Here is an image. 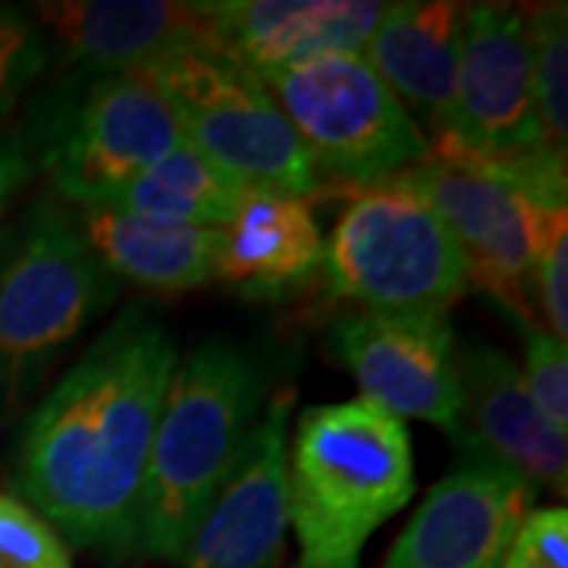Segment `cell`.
Masks as SVG:
<instances>
[{"instance_id": "30bf717a", "label": "cell", "mask_w": 568, "mask_h": 568, "mask_svg": "<svg viewBox=\"0 0 568 568\" xmlns=\"http://www.w3.org/2000/svg\"><path fill=\"white\" fill-rule=\"evenodd\" d=\"M540 149L528 10L465 3L455 102L446 130L429 140V152L467 162H508Z\"/></svg>"}, {"instance_id": "7a4b0ae2", "label": "cell", "mask_w": 568, "mask_h": 568, "mask_svg": "<svg viewBox=\"0 0 568 568\" xmlns=\"http://www.w3.org/2000/svg\"><path fill=\"white\" fill-rule=\"evenodd\" d=\"M407 426L366 402L306 407L287 443L294 568H361L366 544L414 496Z\"/></svg>"}, {"instance_id": "3957f363", "label": "cell", "mask_w": 568, "mask_h": 568, "mask_svg": "<svg viewBox=\"0 0 568 568\" xmlns=\"http://www.w3.org/2000/svg\"><path fill=\"white\" fill-rule=\"evenodd\" d=\"M263 392L260 361L231 338H209L178 361L142 487L140 549L149 556L181 562L256 424Z\"/></svg>"}, {"instance_id": "d6986e66", "label": "cell", "mask_w": 568, "mask_h": 568, "mask_svg": "<svg viewBox=\"0 0 568 568\" xmlns=\"http://www.w3.org/2000/svg\"><path fill=\"white\" fill-rule=\"evenodd\" d=\"M85 244L118 278L159 294H183L215 282L222 231L168 227L102 205H70Z\"/></svg>"}, {"instance_id": "52a82bcc", "label": "cell", "mask_w": 568, "mask_h": 568, "mask_svg": "<svg viewBox=\"0 0 568 568\" xmlns=\"http://www.w3.org/2000/svg\"><path fill=\"white\" fill-rule=\"evenodd\" d=\"M316 171L376 186L429 155L420 123L361 54H320L260 77Z\"/></svg>"}, {"instance_id": "4fadbf2b", "label": "cell", "mask_w": 568, "mask_h": 568, "mask_svg": "<svg viewBox=\"0 0 568 568\" xmlns=\"http://www.w3.org/2000/svg\"><path fill=\"white\" fill-rule=\"evenodd\" d=\"M294 392L282 388L246 433L244 448L205 508L181 568H278L287 537V424Z\"/></svg>"}, {"instance_id": "5b68a950", "label": "cell", "mask_w": 568, "mask_h": 568, "mask_svg": "<svg viewBox=\"0 0 568 568\" xmlns=\"http://www.w3.org/2000/svg\"><path fill=\"white\" fill-rule=\"evenodd\" d=\"M183 142L237 190L313 196L320 171L263 80L215 41H193L140 70Z\"/></svg>"}, {"instance_id": "e0dca14e", "label": "cell", "mask_w": 568, "mask_h": 568, "mask_svg": "<svg viewBox=\"0 0 568 568\" xmlns=\"http://www.w3.org/2000/svg\"><path fill=\"white\" fill-rule=\"evenodd\" d=\"M325 237L301 196L246 190L222 227L215 278L244 301H284L323 268Z\"/></svg>"}, {"instance_id": "8992f818", "label": "cell", "mask_w": 568, "mask_h": 568, "mask_svg": "<svg viewBox=\"0 0 568 568\" xmlns=\"http://www.w3.org/2000/svg\"><path fill=\"white\" fill-rule=\"evenodd\" d=\"M323 268L335 297L386 316H446L470 284L446 224L395 178L354 196L325 241Z\"/></svg>"}, {"instance_id": "ac0fdd59", "label": "cell", "mask_w": 568, "mask_h": 568, "mask_svg": "<svg viewBox=\"0 0 568 568\" xmlns=\"http://www.w3.org/2000/svg\"><path fill=\"white\" fill-rule=\"evenodd\" d=\"M465 3L452 0H402L386 3L364 58L373 73L395 92L407 114H420L433 140L446 130L455 102L462 58Z\"/></svg>"}, {"instance_id": "7c38bea8", "label": "cell", "mask_w": 568, "mask_h": 568, "mask_svg": "<svg viewBox=\"0 0 568 568\" xmlns=\"http://www.w3.org/2000/svg\"><path fill=\"white\" fill-rule=\"evenodd\" d=\"M424 496L383 568H503L534 487L477 448Z\"/></svg>"}, {"instance_id": "484cf974", "label": "cell", "mask_w": 568, "mask_h": 568, "mask_svg": "<svg viewBox=\"0 0 568 568\" xmlns=\"http://www.w3.org/2000/svg\"><path fill=\"white\" fill-rule=\"evenodd\" d=\"M511 552L540 568H568V511L534 508L511 540Z\"/></svg>"}, {"instance_id": "ba28073f", "label": "cell", "mask_w": 568, "mask_h": 568, "mask_svg": "<svg viewBox=\"0 0 568 568\" xmlns=\"http://www.w3.org/2000/svg\"><path fill=\"white\" fill-rule=\"evenodd\" d=\"M26 133L39 171L67 205H104L183 145L168 104L142 73L70 80Z\"/></svg>"}, {"instance_id": "6da1fadb", "label": "cell", "mask_w": 568, "mask_h": 568, "mask_svg": "<svg viewBox=\"0 0 568 568\" xmlns=\"http://www.w3.org/2000/svg\"><path fill=\"white\" fill-rule=\"evenodd\" d=\"M178 361L162 320L130 304L29 414L13 487L67 547L108 562L140 549L145 465Z\"/></svg>"}, {"instance_id": "9c48e42d", "label": "cell", "mask_w": 568, "mask_h": 568, "mask_svg": "<svg viewBox=\"0 0 568 568\" xmlns=\"http://www.w3.org/2000/svg\"><path fill=\"white\" fill-rule=\"evenodd\" d=\"M446 224L467 268V282L487 291L518 325H534V268L549 224L566 209L540 205L506 162H467L429 152L398 174Z\"/></svg>"}, {"instance_id": "2e32d148", "label": "cell", "mask_w": 568, "mask_h": 568, "mask_svg": "<svg viewBox=\"0 0 568 568\" xmlns=\"http://www.w3.org/2000/svg\"><path fill=\"white\" fill-rule=\"evenodd\" d=\"M386 3L215 0L200 3L212 41L256 77L320 54H361Z\"/></svg>"}, {"instance_id": "9a60e30c", "label": "cell", "mask_w": 568, "mask_h": 568, "mask_svg": "<svg viewBox=\"0 0 568 568\" xmlns=\"http://www.w3.org/2000/svg\"><path fill=\"white\" fill-rule=\"evenodd\" d=\"M36 22L54 36L70 80L140 73L193 41H209L200 3L174 0H58L39 3Z\"/></svg>"}, {"instance_id": "d4e9b609", "label": "cell", "mask_w": 568, "mask_h": 568, "mask_svg": "<svg viewBox=\"0 0 568 568\" xmlns=\"http://www.w3.org/2000/svg\"><path fill=\"white\" fill-rule=\"evenodd\" d=\"M534 294L544 310V328L568 345V215L549 224L534 268Z\"/></svg>"}, {"instance_id": "44dd1931", "label": "cell", "mask_w": 568, "mask_h": 568, "mask_svg": "<svg viewBox=\"0 0 568 568\" xmlns=\"http://www.w3.org/2000/svg\"><path fill=\"white\" fill-rule=\"evenodd\" d=\"M566 3H540L528 10L534 51V118L540 145L552 155L568 149V26Z\"/></svg>"}, {"instance_id": "277c9868", "label": "cell", "mask_w": 568, "mask_h": 568, "mask_svg": "<svg viewBox=\"0 0 568 568\" xmlns=\"http://www.w3.org/2000/svg\"><path fill=\"white\" fill-rule=\"evenodd\" d=\"M118 294L121 282L85 244L73 209L29 205L0 234V395L26 398Z\"/></svg>"}, {"instance_id": "8fae6325", "label": "cell", "mask_w": 568, "mask_h": 568, "mask_svg": "<svg viewBox=\"0 0 568 568\" xmlns=\"http://www.w3.org/2000/svg\"><path fill=\"white\" fill-rule=\"evenodd\" d=\"M328 354L361 388V402L395 420L462 433L465 402L446 316H386L351 310L325 332Z\"/></svg>"}, {"instance_id": "cb8c5ba5", "label": "cell", "mask_w": 568, "mask_h": 568, "mask_svg": "<svg viewBox=\"0 0 568 568\" xmlns=\"http://www.w3.org/2000/svg\"><path fill=\"white\" fill-rule=\"evenodd\" d=\"M48 39L32 13L0 7V118L48 67Z\"/></svg>"}, {"instance_id": "7402d4cb", "label": "cell", "mask_w": 568, "mask_h": 568, "mask_svg": "<svg viewBox=\"0 0 568 568\" xmlns=\"http://www.w3.org/2000/svg\"><path fill=\"white\" fill-rule=\"evenodd\" d=\"M0 568H73L61 534L7 493H0Z\"/></svg>"}, {"instance_id": "603a6c76", "label": "cell", "mask_w": 568, "mask_h": 568, "mask_svg": "<svg viewBox=\"0 0 568 568\" xmlns=\"http://www.w3.org/2000/svg\"><path fill=\"white\" fill-rule=\"evenodd\" d=\"M521 354L518 366L530 398L556 433H568V354L559 338H552L540 323L521 325Z\"/></svg>"}, {"instance_id": "4316f807", "label": "cell", "mask_w": 568, "mask_h": 568, "mask_svg": "<svg viewBox=\"0 0 568 568\" xmlns=\"http://www.w3.org/2000/svg\"><path fill=\"white\" fill-rule=\"evenodd\" d=\"M39 171V155L36 145L29 140V133H0V215H7V209L26 190V183L36 178Z\"/></svg>"}, {"instance_id": "5bb4252c", "label": "cell", "mask_w": 568, "mask_h": 568, "mask_svg": "<svg viewBox=\"0 0 568 568\" xmlns=\"http://www.w3.org/2000/svg\"><path fill=\"white\" fill-rule=\"evenodd\" d=\"M455 369L465 402L462 433L455 439L511 467L534 493L540 487L566 493V436L537 410L518 364L499 347L470 342L455 351Z\"/></svg>"}, {"instance_id": "83f0119b", "label": "cell", "mask_w": 568, "mask_h": 568, "mask_svg": "<svg viewBox=\"0 0 568 568\" xmlns=\"http://www.w3.org/2000/svg\"><path fill=\"white\" fill-rule=\"evenodd\" d=\"M503 568H540V566H534V562H528L525 556H518V552H511V549H508V556H506V562H503Z\"/></svg>"}, {"instance_id": "ffe728a7", "label": "cell", "mask_w": 568, "mask_h": 568, "mask_svg": "<svg viewBox=\"0 0 568 568\" xmlns=\"http://www.w3.org/2000/svg\"><path fill=\"white\" fill-rule=\"evenodd\" d=\"M244 190L203 162L186 142L164 155L162 162L145 168L102 205L142 222L168 227H215L231 222Z\"/></svg>"}]
</instances>
